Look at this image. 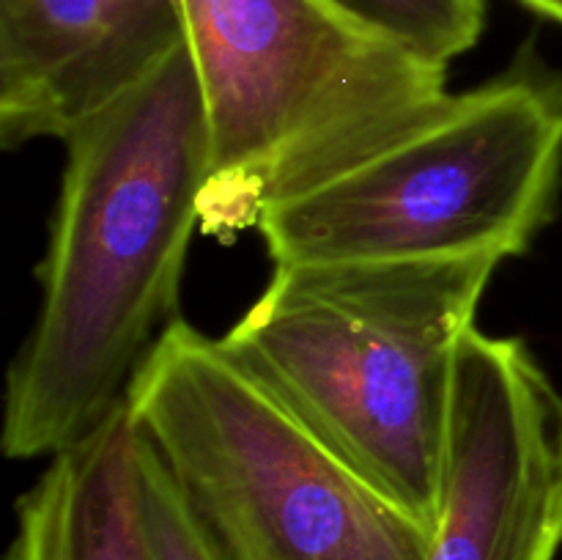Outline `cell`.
<instances>
[{
	"instance_id": "1",
	"label": "cell",
	"mask_w": 562,
	"mask_h": 560,
	"mask_svg": "<svg viewBox=\"0 0 562 560\" xmlns=\"http://www.w3.org/2000/svg\"><path fill=\"white\" fill-rule=\"evenodd\" d=\"M38 307L9 368L0 443L49 459L97 432L176 322L209 179L187 42L64 141Z\"/></svg>"
},
{
	"instance_id": "2",
	"label": "cell",
	"mask_w": 562,
	"mask_h": 560,
	"mask_svg": "<svg viewBox=\"0 0 562 560\" xmlns=\"http://www.w3.org/2000/svg\"><path fill=\"white\" fill-rule=\"evenodd\" d=\"M494 258L283 264L223 346L434 533L461 346Z\"/></svg>"
},
{
	"instance_id": "3",
	"label": "cell",
	"mask_w": 562,
	"mask_h": 560,
	"mask_svg": "<svg viewBox=\"0 0 562 560\" xmlns=\"http://www.w3.org/2000/svg\"><path fill=\"white\" fill-rule=\"evenodd\" d=\"M209 135L201 234L231 242L263 209L423 124L448 66L329 0H179Z\"/></svg>"
},
{
	"instance_id": "4",
	"label": "cell",
	"mask_w": 562,
	"mask_h": 560,
	"mask_svg": "<svg viewBox=\"0 0 562 560\" xmlns=\"http://www.w3.org/2000/svg\"><path fill=\"white\" fill-rule=\"evenodd\" d=\"M214 560H426L434 533L220 338L176 318L126 393Z\"/></svg>"
},
{
	"instance_id": "5",
	"label": "cell",
	"mask_w": 562,
	"mask_h": 560,
	"mask_svg": "<svg viewBox=\"0 0 562 560\" xmlns=\"http://www.w3.org/2000/svg\"><path fill=\"white\" fill-rule=\"evenodd\" d=\"M562 71L519 58L423 124L263 209L274 267L525 256L558 212Z\"/></svg>"
},
{
	"instance_id": "6",
	"label": "cell",
	"mask_w": 562,
	"mask_h": 560,
	"mask_svg": "<svg viewBox=\"0 0 562 560\" xmlns=\"http://www.w3.org/2000/svg\"><path fill=\"white\" fill-rule=\"evenodd\" d=\"M560 549L562 390L525 340L475 327L456 366L426 560H558Z\"/></svg>"
},
{
	"instance_id": "7",
	"label": "cell",
	"mask_w": 562,
	"mask_h": 560,
	"mask_svg": "<svg viewBox=\"0 0 562 560\" xmlns=\"http://www.w3.org/2000/svg\"><path fill=\"white\" fill-rule=\"evenodd\" d=\"M184 42L179 0H0V146L66 141Z\"/></svg>"
},
{
	"instance_id": "8",
	"label": "cell",
	"mask_w": 562,
	"mask_h": 560,
	"mask_svg": "<svg viewBox=\"0 0 562 560\" xmlns=\"http://www.w3.org/2000/svg\"><path fill=\"white\" fill-rule=\"evenodd\" d=\"M5 560H151L140 439L126 401L47 459L16 500Z\"/></svg>"
},
{
	"instance_id": "9",
	"label": "cell",
	"mask_w": 562,
	"mask_h": 560,
	"mask_svg": "<svg viewBox=\"0 0 562 560\" xmlns=\"http://www.w3.org/2000/svg\"><path fill=\"white\" fill-rule=\"evenodd\" d=\"M362 25L448 66L472 49L486 27V0H329Z\"/></svg>"
},
{
	"instance_id": "10",
	"label": "cell",
	"mask_w": 562,
	"mask_h": 560,
	"mask_svg": "<svg viewBox=\"0 0 562 560\" xmlns=\"http://www.w3.org/2000/svg\"><path fill=\"white\" fill-rule=\"evenodd\" d=\"M140 439V434H137ZM143 503H146V530L151 560H214L195 522L187 514L173 481L157 456L140 439Z\"/></svg>"
},
{
	"instance_id": "11",
	"label": "cell",
	"mask_w": 562,
	"mask_h": 560,
	"mask_svg": "<svg viewBox=\"0 0 562 560\" xmlns=\"http://www.w3.org/2000/svg\"><path fill=\"white\" fill-rule=\"evenodd\" d=\"M521 5H527L536 14L547 16V20H554L562 25V0H519Z\"/></svg>"
}]
</instances>
